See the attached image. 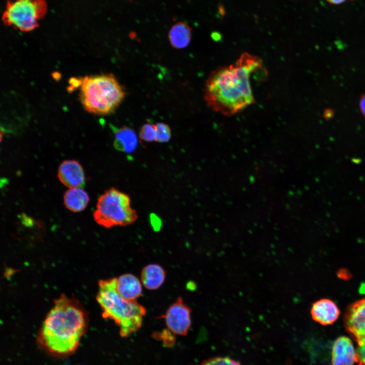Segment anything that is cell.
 <instances>
[{
  "label": "cell",
  "instance_id": "20",
  "mask_svg": "<svg viewBox=\"0 0 365 365\" xmlns=\"http://www.w3.org/2000/svg\"><path fill=\"white\" fill-rule=\"evenodd\" d=\"M358 343V347L356 351V362L358 365H365V340Z\"/></svg>",
  "mask_w": 365,
  "mask_h": 365
},
{
  "label": "cell",
  "instance_id": "1",
  "mask_svg": "<svg viewBox=\"0 0 365 365\" xmlns=\"http://www.w3.org/2000/svg\"><path fill=\"white\" fill-rule=\"evenodd\" d=\"M262 67L258 57L243 53L235 63L214 69L203 90L207 105L215 112L231 116L252 104L254 99L250 78Z\"/></svg>",
  "mask_w": 365,
  "mask_h": 365
},
{
  "label": "cell",
  "instance_id": "17",
  "mask_svg": "<svg viewBox=\"0 0 365 365\" xmlns=\"http://www.w3.org/2000/svg\"><path fill=\"white\" fill-rule=\"evenodd\" d=\"M156 129V141L164 143L168 142L171 138V130L168 125L163 122L155 124Z\"/></svg>",
  "mask_w": 365,
  "mask_h": 365
},
{
  "label": "cell",
  "instance_id": "8",
  "mask_svg": "<svg viewBox=\"0 0 365 365\" xmlns=\"http://www.w3.org/2000/svg\"><path fill=\"white\" fill-rule=\"evenodd\" d=\"M344 324L357 343L365 340V298L349 306L344 315Z\"/></svg>",
  "mask_w": 365,
  "mask_h": 365
},
{
  "label": "cell",
  "instance_id": "18",
  "mask_svg": "<svg viewBox=\"0 0 365 365\" xmlns=\"http://www.w3.org/2000/svg\"><path fill=\"white\" fill-rule=\"evenodd\" d=\"M139 138L143 141H156V129L155 124L146 123L140 128L139 132Z\"/></svg>",
  "mask_w": 365,
  "mask_h": 365
},
{
  "label": "cell",
  "instance_id": "6",
  "mask_svg": "<svg viewBox=\"0 0 365 365\" xmlns=\"http://www.w3.org/2000/svg\"><path fill=\"white\" fill-rule=\"evenodd\" d=\"M45 0L8 1L3 15L5 24L22 31H30L38 25V20L46 12Z\"/></svg>",
  "mask_w": 365,
  "mask_h": 365
},
{
  "label": "cell",
  "instance_id": "10",
  "mask_svg": "<svg viewBox=\"0 0 365 365\" xmlns=\"http://www.w3.org/2000/svg\"><path fill=\"white\" fill-rule=\"evenodd\" d=\"M340 313L336 304L328 299L315 302L311 309L313 319L322 325L333 324L338 318Z\"/></svg>",
  "mask_w": 365,
  "mask_h": 365
},
{
  "label": "cell",
  "instance_id": "15",
  "mask_svg": "<svg viewBox=\"0 0 365 365\" xmlns=\"http://www.w3.org/2000/svg\"><path fill=\"white\" fill-rule=\"evenodd\" d=\"M65 207L70 211L78 212L87 207L89 197L88 193L80 187L69 188L63 196Z\"/></svg>",
  "mask_w": 365,
  "mask_h": 365
},
{
  "label": "cell",
  "instance_id": "2",
  "mask_svg": "<svg viewBox=\"0 0 365 365\" xmlns=\"http://www.w3.org/2000/svg\"><path fill=\"white\" fill-rule=\"evenodd\" d=\"M86 326L87 317L81 306L76 300L62 295L46 316L38 341L49 353L68 355L77 349Z\"/></svg>",
  "mask_w": 365,
  "mask_h": 365
},
{
  "label": "cell",
  "instance_id": "16",
  "mask_svg": "<svg viewBox=\"0 0 365 365\" xmlns=\"http://www.w3.org/2000/svg\"><path fill=\"white\" fill-rule=\"evenodd\" d=\"M192 37V29L185 22H179L171 28L168 39L171 46L177 49L187 47L190 44Z\"/></svg>",
  "mask_w": 365,
  "mask_h": 365
},
{
  "label": "cell",
  "instance_id": "4",
  "mask_svg": "<svg viewBox=\"0 0 365 365\" xmlns=\"http://www.w3.org/2000/svg\"><path fill=\"white\" fill-rule=\"evenodd\" d=\"M79 81L81 103L92 114L106 115L114 113L126 94L112 74L86 76Z\"/></svg>",
  "mask_w": 365,
  "mask_h": 365
},
{
  "label": "cell",
  "instance_id": "13",
  "mask_svg": "<svg viewBox=\"0 0 365 365\" xmlns=\"http://www.w3.org/2000/svg\"><path fill=\"white\" fill-rule=\"evenodd\" d=\"M166 277L164 268L159 264H150L144 266L141 272L140 280L143 285L149 290H155L163 284Z\"/></svg>",
  "mask_w": 365,
  "mask_h": 365
},
{
  "label": "cell",
  "instance_id": "23",
  "mask_svg": "<svg viewBox=\"0 0 365 365\" xmlns=\"http://www.w3.org/2000/svg\"><path fill=\"white\" fill-rule=\"evenodd\" d=\"M331 4L339 5L344 3L346 0H325Z\"/></svg>",
  "mask_w": 365,
  "mask_h": 365
},
{
  "label": "cell",
  "instance_id": "11",
  "mask_svg": "<svg viewBox=\"0 0 365 365\" xmlns=\"http://www.w3.org/2000/svg\"><path fill=\"white\" fill-rule=\"evenodd\" d=\"M332 365H353L356 362V351L351 340L338 337L334 343L332 353Z\"/></svg>",
  "mask_w": 365,
  "mask_h": 365
},
{
  "label": "cell",
  "instance_id": "9",
  "mask_svg": "<svg viewBox=\"0 0 365 365\" xmlns=\"http://www.w3.org/2000/svg\"><path fill=\"white\" fill-rule=\"evenodd\" d=\"M57 175L61 183L69 188L81 187L85 183L84 169L76 160L63 161L58 167Z\"/></svg>",
  "mask_w": 365,
  "mask_h": 365
},
{
  "label": "cell",
  "instance_id": "7",
  "mask_svg": "<svg viewBox=\"0 0 365 365\" xmlns=\"http://www.w3.org/2000/svg\"><path fill=\"white\" fill-rule=\"evenodd\" d=\"M191 313L190 308L179 297L159 318L165 319L167 328L173 334L186 335L191 325Z\"/></svg>",
  "mask_w": 365,
  "mask_h": 365
},
{
  "label": "cell",
  "instance_id": "14",
  "mask_svg": "<svg viewBox=\"0 0 365 365\" xmlns=\"http://www.w3.org/2000/svg\"><path fill=\"white\" fill-rule=\"evenodd\" d=\"M138 143V137L131 128L124 126L117 130L114 146L117 150L126 153H132L136 150Z\"/></svg>",
  "mask_w": 365,
  "mask_h": 365
},
{
  "label": "cell",
  "instance_id": "19",
  "mask_svg": "<svg viewBox=\"0 0 365 365\" xmlns=\"http://www.w3.org/2000/svg\"><path fill=\"white\" fill-rule=\"evenodd\" d=\"M200 365H240L237 361L227 357H213L203 361Z\"/></svg>",
  "mask_w": 365,
  "mask_h": 365
},
{
  "label": "cell",
  "instance_id": "3",
  "mask_svg": "<svg viewBox=\"0 0 365 365\" xmlns=\"http://www.w3.org/2000/svg\"><path fill=\"white\" fill-rule=\"evenodd\" d=\"M97 301L102 317L113 320L119 328L121 337L137 332L142 325L147 310L136 300L123 298L118 291L116 278L101 280L98 283Z\"/></svg>",
  "mask_w": 365,
  "mask_h": 365
},
{
  "label": "cell",
  "instance_id": "5",
  "mask_svg": "<svg viewBox=\"0 0 365 365\" xmlns=\"http://www.w3.org/2000/svg\"><path fill=\"white\" fill-rule=\"evenodd\" d=\"M138 217L137 211L131 205L130 196L114 187L98 197L93 213L96 223L105 228L131 225Z\"/></svg>",
  "mask_w": 365,
  "mask_h": 365
},
{
  "label": "cell",
  "instance_id": "21",
  "mask_svg": "<svg viewBox=\"0 0 365 365\" xmlns=\"http://www.w3.org/2000/svg\"><path fill=\"white\" fill-rule=\"evenodd\" d=\"M359 105L361 113L365 117V94L360 97Z\"/></svg>",
  "mask_w": 365,
  "mask_h": 365
},
{
  "label": "cell",
  "instance_id": "22",
  "mask_svg": "<svg viewBox=\"0 0 365 365\" xmlns=\"http://www.w3.org/2000/svg\"><path fill=\"white\" fill-rule=\"evenodd\" d=\"M338 275L341 278L343 279H348L349 278V273L348 271H346L345 269L340 270V271L338 272Z\"/></svg>",
  "mask_w": 365,
  "mask_h": 365
},
{
  "label": "cell",
  "instance_id": "12",
  "mask_svg": "<svg viewBox=\"0 0 365 365\" xmlns=\"http://www.w3.org/2000/svg\"><path fill=\"white\" fill-rule=\"evenodd\" d=\"M116 285L119 293L128 300H136L142 295L141 281L132 274H124L116 278Z\"/></svg>",
  "mask_w": 365,
  "mask_h": 365
}]
</instances>
